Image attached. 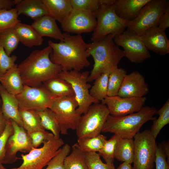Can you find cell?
<instances>
[{"label": "cell", "instance_id": "6da1fadb", "mask_svg": "<svg viewBox=\"0 0 169 169\" xmlns=\"http://www.w3.org/2000/svg\"><path fill=\"white\" fill-rule=\"evenodd\" d=\"M63 34L64 40L59 43L48 41L52 49L50 55L51 61L60 65L64 71H80L88 67L90 63L88 58L90 56L87 51V44L82 35H73L65 32Z\"/></svg>", "mask_w": 169, "mask_h": 169}, {"label": "cell", "instance_id": "7a4b0ae2", "mask_svg": "<svg viewBox=\"0 0 169 169\" xmlns=\"http://www.w3.org/2000/svg\"><path fill=\"white\" fill-rule=\"evenodd\" d=\"M52 51L51 47L49 45L42 49L33 50L18 65L24 84L38 86L44 81L57 76L62 68L51 61L50 55Z\"/></svg>", "mask_w": 169, "mask_h": 169}, {"label": "cell", "instance_id": "3957f363", "mask_svg": "<svg viewBox=\"0 0 169 169\" xmlns=\"http://www.w3.org/2000/svg\"><path fill=\"white\" fill-rule=\"evenodd\" d=\"M115 36L110 34L87 44V52L92 57L94 62L88 77V82L94 81L106 71L118 68V64L125 57L123 50L114 42Z\"/></svg>", "mask_w": 169, "mask_h": 169}, {"label": "cell", "instance_id": "277c9868", "mask_svg": "<svg viewBox=\"0 0 169 169\" xmlns=\"http://www.w3.org/2000/svg\"><path fill=\"white\" fill-rule=\"evenodd\" d=\"M157 111L155 107L146 106L138 112L125 116L110 115L102 132L117 134L122 138L133 139L145 123L156 118L154 116Z\"/></svg>", "mask_w": 169, "mask_h": 169}, {"label": "cell", "instance_id": "5b68a950", "mask_svg": "<svg viewBox=\"0 0 169 169\" xmlns=\"http://www.w3.org/2000/svg\"><path fill=\"white\" fill-rule=\"evenodd\" d=\"M94 13L97 23L91 38L92 42L110 34L115 36L122 33L127 28L129 22L116 14L114 4H101Z\"/></svg>", "mask_w": 169, "mask_h": 169}, {"label": "cell", "instance_id": "8992f818", "mask_svg": "<svg viewBox=\"0 0 169 169\" xmlns=\"http://www.w3.org/2000/svg\"><path fill=\"white\" fill-rule=\"evenodd\" d=\"M89 74L88 71L61 70L57 76L71 84L78 104L77 110L81 115L85 114L92 104L99 103L90 94L91 86L88 83Z\"/></svg>", "mask_w": 169, "mask_h": 169}, {"label": "cell", "instance_id": "52a82bcc", "mask_svg": "<svg viewBox=\"0 0 169 169\" xmlns=\"http://www.w3.org/2000/svg\"><path fill=\"white\" fill-rule=\"evenodd\" d=\"M107 106L102 103L92 104L81 115L76 130L78 139L90 138L100 134L110 115Z\"/></svg>", "mask_w": 169, "mask_h": 169}, {"label": "cell", "instance_id": "ba28073f", "mask_svg": "<svg viewBox=\"0 0 169 169\" xmlns=\"http://www.w3.org/2000/svg\"><path fill=\"white\" fill-rule=\"evenodd\" d=\"M43 144L41 148L33 147L28 154H22L21 165L9 169H42L57 154L64 143L62 138L54 136Z\"/></svg>", "mask_w": 169, "mask_h": 169}, {"label": "cell", "instance_id": "9c48e42d", "mask_svg": "<svg viewBox=\"0 0 169 169\" xmlns=\"http://www.w3.org/2000/svg\"><path fill=\"white\" fill-rule=\"evenodd\" d=\"M168 5L166 0H151L137 16L129 22L126 30L141 36L149 29L158 26L159 19Z\"/></svg>", "mask_w": 169, "mask_h": 169}, {"label": "cell", "instance_id": "30bf717a", "mask_svg": "<svg viewBox=\"0 0 169 169\" xmlns=\"http://www.w3.org/2000/svg\"><path fill=\"white\" fill-rule=\"evenodd\" d=\"M132 169H153L157 145L150 130L138 132L134 136Z\"/></svg>", "mask_w": 169, "mask_h": 169}, {"label": "cell", "instance_id": "8fae6325", "mask_svg": "<svg viewBox=\"0 0 169 169\" xmlns=\"http://www.w3.org/2000/svg\"><path fill=\"white\" fill-rule=\"evenodd\" d=\"M77 102L75 97L56 98L49 108L58 122L60 133L67 135L69 129L76 130L81 115L77 112Z\"/></svg>", "mask_w": 169, "mask_h": 169}, {"label": "cell", "instance_id": "7c38bea8", "mask_svg": "<svg viewBox=\"0 0 169 169\" xmlns=\"http://www.w3.org/2000/svg\"><path fill=\"white\" fill-rule=\"evenodd\" d=\"M16 96L19 108L36 110L49 108L56 99L42 84L36 87L24 84L22 92Z\"/></svg>", "mask_w": 169, "mask_h": 169}, {"label": "cell", "instance_id": "4fadbf2b", "mask_svg": "<svg viewBox=\"0 0 169 169\" xmlns=\"http://www.w3.org/2000/svg\"><path fill=\"white\" fill-rule=\"evenodd\" d=\"M114 40L117 45L123 48L125 57L132 63H142L151 57L140 36L133 32L125 30L115 36Z\"/></svg>", "mask_w": 169, "mask_h": 169}, {"label": "cell", "instance_id": "5bb4252c", "mask_svg": "<svg viewBox=\"0 0 169 169\" xmlns=\"http://www.w3.org/2000/svg\"><path fill=\"white\" fill-rule=\"evenodd\" d=\"M96 23L94 13L73 8L61 24L65 33L81 34L93 32Z\"/></svg>", "mask_w": 169, "mask_h": 169}, {"label": "cell", "instance_id": "9a60e30c", "mask_svg": "<svg viewBox=\"0 0 169 169\" xmlns=\"http://www.w3.org/2000/svg\"><path fill=\"white\" fill-rule=\"evenodd\" d=\"M14 133L9 138L5 147L2 164H10L17 159L18 151L29 152L33 147L31 140L23 127L11 120Z\"/></svg>", "mask_w": 169, "mask_h": 169}, {"label": "cell", "instance_id": "2e32d148", "mask_svg": "<svg viewBox=\"0 0 169 169\" xmlns=\"http://www.w3.org/2000/svg\"><path fill=\"white\" fill-rule=\"evenodd\" d=\"M146 100L145 97H121L118 95L107 96L101 101L105 105L110 115L121 116L140 111Z\"/></svg>", "mask_w": 169, "mask_h": 169}, {"label": "cell", "instance_id": "e0dca14e", "mask_svg": "<svg viewBox=\"0 0 169 169\" xmlns=\"http://www.w3.org/2000/svg\"><path fill=\"white\" fill-rule=\"evenodd\" d=\"M149 89L144 76L134 71L125 77L117 95L121 97H142L149 92Z\"/></svg>", "mask_w": 169, "mask_h": 169}, {"label": "cell", "instance_id": "ac0fdd59", "mask_svg": "<svg viewBox=\"0 0 169 169\" xmlns=\"http://www.w3.org/2000/svg\"><path fill=\"white\" fill-rule=\"evenodd\" d=\"M140 37L148 51L162 56L169 53V40L165 30L155 27L147 30Z\"/></svg>", "mask_w": 169, "mask_h": 169}, {"label": "cell", "instance_id": "d6986e66", "mask_svg": "<svg viewBox=\"0 0 169 169\" xmlns=\"http://www.w3.org/2000/svg\"><path fill=\"white\" fill-rule=\"evenodd\" d=\"M0 97L2 110L6 119L12 120L23 127L19 112V102L16 95L8 93L0 84Z\"/></svg>", "mask_w": 169, "mask_h": 169}, {"label": "cell", "instance_id": "ffe728a7", "mask_svg": "<svg viewBox=\"0 0 169 169\" xmlns=\"http://www.w3.org/2000/svg\"><path fill=\"white\" fill-rule=\"evenodd\" d=\"M150 0H115V11L120 18L130 21L138 16L142 8Z\"/></svg>", "mask_w": 169, "mask_h": 169}, {"label": "cell", "instance_id": "44dd1931", "mask_svg": "<svg viewBox=\"0 0 169 169\" xmlns=\"http://www.w3.org/2000/svg\"><path fill=\"white\" fill-rule=\"evenodd\" d=\"M42 37H47L62 41L63 33L58 27L56 21L48 15L35 20L31 25Z\"/></svg>", "mask_w": 169, "mask_h": 169}, {"label": "cell", "instance_id": "7402d4cb", "mask_svg": "<svg viewBox=\"0 0 169 169\" xmlns=\"http://www.w3.org/2000/svg\"><path fill=\"white\" fill-rule=\"evenodd\" d=\"M0 83L9 93L17 95L23 91L24 84L16 64L0 76Z\"/></svg>", "mask_w": 169, "mask_h": 169}, {"label": "cell", "instance_id": "603a6c76", "mask_svg": "<svg viewBox=\"0 0 169 169\" xmlns=\"http://www.w3.org/2000/svg\"><path fill=\"white\" fill-rule=\"evenodd\" d=\"M19 42L28 48L41 45L44 39L31 25L21 22L14 28Z\"/></svg>", "mask_w": 169, "mask_h": 169}, {"label": "cell", "instance_id": "cb8c5ba5", "mask_svg": "<svg viewBox=\"0 0 169 169\" xmlns=\"http://www.w3.org/2000/svg\"><path fill=\"white\" fill-rule=\"evenodd\" d=\"M19 15L22 14L34 20L44 16L48 15L42 0H22L16 5Z\"/></svg>", "mask_w": 169, "mask_h": 169}, {"label": "cell", "instance_id": "d4e9b609", "mask_svg": "<svg viewBox=\"0 0 169 169\" xmlns=\"http://www.w3.org/2000/svg\"><path fill=\"white\" fill-rule=\"evenodd\" d=\"M48 15L60 23L71 11L70 0H42Z\"/></svg>", "mask_w": 169, "mask_h": 169}, {"label": "cell", "instance_id": "484cf974", "mask_svg": "<svg viewBox=\"0 0 169 169\" xmlns=\"http://www.w3.org/2000/svg\"><path fill=\"white\" fill-rule=\"evenodd\" d=\"M55 98L75 97L71 84L66 81L58 76L51 78L42 84Z\"/></svg>", "mask_w": 169, "mask_h": 169}, {"label": "cell", "instance_id": "4316f807", "mask_svg": "<svg viewBox=\"0 0 169 169\" xmlns=\"http://www.w3.org/2000/svg\"><path fill=\"white\" fill-rule=\"evenodd\" d=\"M64 169H88L86 153L79 147L77 143L72 147V151L65 158Z\"/></svg>", "mask_w": 169, "mask_h": 169}, {"label": "cell", "instance_id": "83f0119b", "mask_svg": "<svg viewBox=\"0 0 169 169\" xmlns=\"http://www.w3.org/2000/svg\"><path fill=\"white\" fill-rule=\"evenodd\" d=\"M134 152L133 139L121 138L118 142L115 152V158L123 162L133 163Z\"/></svg>", "mask_w": 169, "mask_h": 169}, {"label": "cell", "instance_id": "f1b7e54d", "mask_svg": "<svg viewBox=\"0 0 169 169\" xmlns=\"http://www.w3.org/2000/svg\"><path fill=\"white\" fill-rule=\"evenodd\" d=\"M23 127L28 134L36 131L44 130L37 110L19 108Z\"/></svg>", "mask_w": 169, "mask_h": 169}, {"label": "cell", "instance_id": "f546056e", "mask_svg": "<svg viewBox=\"0 0 169 169\" xmlns=\"http://www.w3.org/2000/svg\"><path fill=\"white\" fill-rule=\"evenodd\" d=\"M110 71H106L97 77L90 90L91 96L99 102L107 96L109 76Z\"/></svg>", "mask_w": 169, "mask_h": 169}, {"label": "cell", "instance_id": "4dcf8cb0", "mask_svg": "<svg viewBox=\"0 0 169 169\" xmlns=\"http://www.w3.org/2000/svg\"><path fill=\"white\" fill-rule=\"evenodd\" d=\"M37 111L44 129L50 131L55 136L60 137V127L53 112L50 108Z\"/></svg>", "mask_w": 169, "mask_h": 169}, {"label": "cell", "instance_id": "1f68e13d", "mask_svg": "<svg viewBox=\"0 0 169 169\" xmlns=\"http://www.w3.org/2000/svg\"><path fill=\"white\" fill-rule=\"evenodd\" d=\"M107 137L100 134L94 137L78 139L77 143L85 153L99 152L102 148Z\"/></svg>", "mask_w": 169, "mask_h": 169}, {"label": "cell", "instance_id": "d6a6232c", "mask_svg": "<svg viewBox=\"0 0 169 169\" xmlns=\"http://www.w3.org/2000/svg\"><path fill=\"white\" fill-rule=\"evenodd\" d=\"M19 41L14 28L0 32V46L9 56L18 47Z\"/></svg>", "mask_w": 169, "mask_h": 169}, {"label": "cell", "instance_id": "836d02e7", "mask_svg": "<svg viewBox=\"0 0 169 169\" xmlns=\"http://www.w3.org/2000/svg\"><path fill=\"white\" fill-rule=\"evenodd\" d=\"M127 72L122 68L118 67L111 70L109 74L107 96L117 95Z\"/></svg>", "mask_w": 169, "mask_h": 169}, {"label": "cell", "instance_id": "e575fe53", "mask_svg": "<svg viewBox=\"0 0 169 169\" xmlns=\"http://www.w3.org/2000/svg\"><path fill=\"white\" fill-rule=\"evenodd\" d=\"M156 114L159 115L157 119H155L150 130L153 136L156 138L161 129L169 123V100L168 99Z\"/></svg>", "mask_w": 169, "mask_h": 169}, {"label": "cell", "instance_id": "d590c367", "mask_svg": "<svg viewBox=\"0 0 169 169\" xmlns=\"http://www.w3.org/2000/svg\"><path fill=\"white\" fill-rule=\"evenodd\" d=\"M120 138L118 135L114 134L110 139L105 141L102 148L98 152L100 156L103 157L106 163L114 165L113 162L115 148Z\"/></svg>", "mask_w": 169, "mask_h": 169}, {"label": "cell", "instance_id": "8d00e7d4", "mask_svg": "<svg viewBox=\"0 0 169 169\" xmlns=\"http://www.w3.org/2000/svg\"><path fill=\"white\" fill-rule=\"evenodd\" d=\"M19 16L15 8L9 10H0V32L14 28L18 23L21 22Z\"/></svg>", "mask_w": 169, "mask_h": 169}, {"label": "cell", "instance_id": "74e56055", "mask_svg": "<svg viewBox=\"0 0 169 169\" xmlns=\"http://www.w3.org/2000/svg\"><path fill=\"white\" fill-rule=\"evenodd\" d=\"M71 147L66 144L61 148L57 154L50 161L45 169H64V161L70 153Z\"/></svg>", "mask_w": 169, "mask_h": 169}, {"label": "cell", "instance_id": "f35d334b", "mask_svg": "<svg viewBox=\"0 0 169 169\" xmlns=\"http://www.w3.org/2000/svg\"><path fill=\"white\" fill-rule=\"evenodd\" d=\"M88 169H115L114 165L104 163L97 152L86 153Z\"/></svg>", "mask_w": 169, "mask_h": 169}, {"label": "cell", "instance_id": "ab89813d", "mask_svg": "<svg viewBox=\"0 0 169 169\" xmlns=\"http://www.w3.org/2000/svg\"><path fill=\"white\" fill-rule=\"evenodd\" d=\"M73 8L94 13L101 5V0H70Z\"/></svg>", "mask_w": 169, "mask_h": 169}, {"label": "cell", "instance_id": "60d3db41", "mask_svg": "<svg viewBox=\"0 0 169 169\" xmlns=\"http://www.w3.org/2000/svg\"><path fill=\"white\" fill-rule=\"evenodd\" d=\"M17 57L13 55L8 56L4 49L0 46V76L13 67Z\"/></svg>", "mask_w": 169, "mask_h": 169}, {"label": "cell", "instance_id": "b9f144b4", "mask_svg": "<svg viewBox=\"0 0 169 169\" xmlns=\"http://www.w3.org/2000/svg\"><path fill=\"white\" fill-rule=\"evenodd\" d=\"M13 133L14 130L11 120H7L5 129L0 136V163L2 164L4 157L5 149L7 142L9 137Z\"/></svg>", "mask_w": 169, "mask_h": 169}, {"label": "cell", "instance_id": "7bdbcfd3", "mask_svg": "<svg viewBox=\"0 0 169 169\" xmlns=\"http://www.w3.org/2000/svg\"><path fill=\"white\" fill-rule=\"evenodd\" d=\"M31 140L33 147L37 148L44 141H47L54 136L44 130L36 131L28 134Z\"/></svg>", "mask_w": 169, "mask_h": 169}, {"label": "cell", "instance_id": "ee69618b", "mask_svg": "<svg viewBox=\"0 0 169 169\" xmlns=\"http://www.w3.org/2000/svg\"><path fill=\"white\" fill-rule=\"evenodd\" d=\"M156 169H169V165L166 160L165 155L161 145L157 146L155 162Z\"/></svg>", "mask_w": 169, "mask_h": 169}, {"label": "cell", "instance_id": "f6af8a7d", "mask_svg": "<svg viewBox=\"0 0 169 169\" xmlns=\"http://www.w3.org/2000/svg\"><path fill=\"white\" fill-rule=\"evenodd\" d=\"M158 27L164 30L169 27V5L161 16L158 21Z\"/></svg>", "mask_w": 169, "mask_h": 169}, {"label": "cell", "instance_id": "bcb514c9", "mask_svg": "<svg viewBox=\"0 0 169 169\" xmlns=\"http://www.w3.org/2000/svg\"><path fill=\"white\" fill-rule=\"evenodd\" d=\"M22 0H0V10H9L14 5L19 4Z\"/></svg>", "mask_w": 169, "mask_h": 169}, {"label": "cell", "instance_id": "7dc6e473", "mask_svg": "<svg viewBox=\"0 0 169 169\" xmlns=\"http://www.w3.org/2000/svg\"><path fill=\"white\" fill-rule=\"evenodd\" d=\"M7 120L4 116L0 106V136L4 131L6 126Z\"/></svg>", "mask_w": 169, "mask_h": 169}, {"label": "cell", "instance_id": "c3c4849f", "mask_svg": "<svg viewBox=\"0 0 169 169\" xmlns=\"http://www.w3.org/2000/svg\"><path fill=\"white\" fill-rule=\"evenodd\" d=\"M162 150L167 158V161L169 163V141H163L161 145Z\"/></svg>", "mask_w": 169, "mask_h": 169}, {"label": "cell", "instance_id": "681fc988", "mask_svg": "<svg viewBox=\"0 0 169 169\" xmlns=\"http://www.w3.org/2000/svg\"><path fill=\"white\" fill-rule=\"evenodd\" d=\"M115 169H132L131 164L126 162H123Z\"/></svg>", "mask_w": 169, "mask_h": 169}, {"label": "cell", "instance_id": "f907efd6", "mask_svg": "<svg viewBox=\"0 0 169 169\" xmlns=\"http://www.w3.org/2000/svg\"><path fill=\"white\" fill-rule=\"evenodd\" d=\"M0 169H7L3 165V164L0 163Z\"/></svg>", "mask_w": 169, "mask_h": 169}, {"label": "cell", "instance_id": "816d5d0a", "mask_svg": "<svg viewBox=\"0 0 169 169\" xmlns=\"http://www.w3.org/2000/svg\"><path fill=\"white\" fill-rule=\"evenodd\" d=\"M1 104H2V101H1V98L0 97V106H1Z\"/></svg>", "mask_w": 169, "mask_h": 169}]
</instances>
